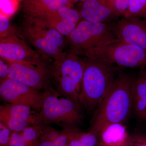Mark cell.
I'll return each instance as SVG.
<instances>
[{
  "label": "cell",
  "mask_w": 146,
  "mask_h": 146,
  "mask_svg": "<svg viewBox=\"0 0 146 146\" xmlns=\"http://www.w3.org/2000/svg\"><path fill=\"white\" fill-rule=\"evenodd\" d=\"M134 78L127 74L117 76L96 108L89 131L99 136L106 126L123 124L132 110Z\"/></svg>",
  "instance_id": "1"
},
{
  "label": "cell",
  "mask_w": 146,
  "mask_h": 146,
  "mask_svg": "<svg viewBox=\"0 0 146 146\" xmlns=\"http://www.w3.org/2000/svg\"><path fill=\"white\" fill-rule=\"evenodd\" d=\"M80 102L88 111L96 109L117 77L115 65L98 58H87Z\"/></svg>",
  "instance_id": "2"
},
{
  "label": "cell",
  "mask_w": 146,
  "mask_h": 146,
  "mask_svg": "<svg viewBox=\"0 0 146 146\" xmlns=\"http://www.w3.org/2000/svg\"><path fill=\"white\" fill-rule=\"evenodd\" d=\"M79 56L71 50L63 52L53 60L51 72L53 84L58 93L81 105L80 95L85 61Z\"/></svg>",
  "instance_id": "3"
},
{
  "label": "cell",
  "mask_w": 146,
  "mask_h": 146,
  "mask_svg": "<svg viewBox=\"0 0 146 146\" xmlns=\"http://www.w3.org/2000/svg\"><path fill=\"white\" fill-rule=\"evenodd\" d=\"M53 88L45 91L44 98L38 112L40 123L56 124L63 129L78 128L83 119L82 106L68 98H59Z\"/></svg>",
  "instance_id": "4"
},
{
  "label": "cell",
  "mask_w": 146,
  "mask_h": 146,
  "mask_svg": "<svg viewBox=\"0 0 146 146\" xmlns=\"http://www.w3.org/2000/svg\"><path fill=\"white\" fill-rule=\"evenodd\" d=\"M112 23H94L82 20L67 39L71 51L85 56L92 50L119 40Z\"/></svg>",
  "instance_id": "5"
},
{
  "label": "cell",
  "mask_w": 146,
  "mask_h": 146,
  "mask_svg": "<svg viewBox=\"0 0 146 146\" xmlns=\"http://www.w3.org/2000/svg\"><path fill=\"white\" fill-rule=\"evenodd\" d=\"M23 26L24 36L46 60L58 58L63 52L64 36L44 21L25 17Z\"/></svg>",
  "instance_id": "6"
},
{
  "label": "cell",
  "mask_w": 146,
  "mask_h": 146,
  "mask_svg": "<svg viewBox=\"0 0 146 146\" xmlns=\"http://www.w3.org/2000/svg\"><path fill=\"white\" fill-rule=\"evenodd\" d=\"M85 56L101 58L123 67L146 70V50L119 40L92 50Z\"/></svg>",
  "instance_id": "7"
},
{
  "label": "cell",
  "mask_w": 146,
  "mask_h": 146,
  "mask_svg": "<svg viewBox=\"0 0 146 146\" xmlns=\"http://www.w3.org/2000/svg\"><path fill=\"white\" fill-rule=\"evenodd\" d=\"M46 61L45 60L36 62L7 61L9 68L8 78L39 91L49 90L52 88L51 65H48Z\"/></svg>",
  "instance_id": "8"
},
{
  "label": "cell",
  "mask_w": 146,
  "mask_h": 146,
  "mask_svg": "<svg viewBox=\"0 0 146 146\" xmlns=\"http://www.w3.org/2000/svg\"><path fill=\"white\" fill-rule=\"evenodd\" d=\"M0 94L3 99L9 103L27 106L39 112L43 105L45 91L42 92L8 78L1 81Z\"/></svg>",
  "instance_id": "9"
},
{
  "label": "cell",
  "mask_w": 146,
  "mask_h": 146,
  "mask_svg": "<svg viewBox=\"0 0 146 146\" xmlns=\"http://www.w3.org/2000/svg\"><path fill=\"white\" fill-rule=\"evenodd\" d=\"M0 56L11 62H36L46 59L16 34L0 39Z\"/></svg>",
  "instance_id": "10"
},
{
  "label": "cell",
  "mask_w": 146,
  "mask_h": 146,
  "mask_svg": "<svg viewBox=\"0 0 146 146\" xmlns=\"http://www.w3.org/2000/svg\"><path fill=\"white\" fill-rule=\"evenodd\" d=\"M117 39L146 50V19L122 18L112 23Z\"/></svg>",
  "instance_id": "11"
},
{
  "label": "cell",
  "mask_w": 146,
  "mask_h": 146,
  "mask_svg": "<svg viewBox=\"0 0 146 146\" xmlns=\"http://www.w3.org/2000/svg\"><path fill=\"white\" fill-rule=\"evenodd\" d=\"M82 19L94 23H113L119 15L114 1L87 0L82 2L78 11Z\"/></svg>",
  "instance_id": "12"
},
{
  "label": "cell",
  "mask_w": 146,
  "mask_h": 146,
  "mask_svg": "<svg viewBox=\"0 0 146 146\" xmlns=\"http://www.w3.org/2000/svg\"><path fill=\"white\" fill-rule=\"evenodd\" d=\"M39 19L44 21L66 37L71 34L82 20L78 11L72 7L60 9Z\"/></svg>",
  "instance_id": "13"
},
{
  "label": "cell",
  "mask_w": 146,
  "mask_h": 146,
  "mask_svg": "<svg viewBox=\"0 0 146 146\" xmlns=\"http://www.w3.org/2000/svg\"><path fill=\"white\" fill-rule=\"evenodd\" d=\"M71 0H26L24 1L25 17L42 18L60 9L72 7Z\"/></svg>",
  "instance_id": "14"
},
{
  "label": "cell",
  "mask_w": 146,
  "mask_h": 146,
  "mask_svg": "<svg viewBox=\"0 0 146 146\" xmlns=\"http://www.w3.org/2000/svg\"><path fill=\"white\" fill-rule=\"evenodd\" d=\"M129 136L126 127L123 124L109 125L104 128L100 132L97 145L123 146Z\"/></svg>",
  "instance_id": "15"
},
{
  "label": "cell",
  "mask_w": 146,
  "mask_h": 146,
  "mask_svg": "<svg viewBox=\"0 0 146 146\" xmlns=\"http://www.w3.org/2000/svg\"><path fill=\"white\" fill-rule=\"evenodd\" d=\"M32 109L27 106L9 103L1 105L0 115L15 121L27 123L31 126L40 124L38 112L32 110Z\"/></svg>",
  "instance_id": "16"
},
{
  "label": "cell",
  "mask_w": 146,
  "mask_h": 146,
  "mask_svg": "<svg viewBox=\"0 0 146 146\" xmlns=\"http://www.w3.org/2000/svg\"><path fill=\"white\" fill-rule=\"evenodd\" d=\"M132 110L140 119L146 121V70L143 69L133 82Z\"/></svg>",
  "instance_id": "17"
},
{
  "label": "cell",
  "mask_w": 146,
  "mask_h": 146,
  "mask_svg": "<svg viewBox=\"0 0 146 146\" xmlns=\"http://www.w3.org/2000/svg\"><path fill=\"white\" fill-rule=\"evenodd\" d=\"M98 136L91 131H76L71 138L68 146H96L98 145Z\"/></svg>",
  "instance_id": "18"
},
{
  "label": "cell",
  "mask_w": 146,
  "mask_h": 146,
  "mask_svg": "<svg viewBox=\"0 0 146 146\" xmlns=\"http://www.w3.org/2000/svg\"><path fill=\"white\" fill-rule=\"evenodd\" d=\"M44 125L40 124L30 126L21 132L24 140L28 146H38L40 143Z\"/></svg>",
  "instance_id": "19"
},
{
  "label": "cell",
  "mask_w": 146,
  "mask_h": 146,
  "mask_svg": "<svg viewBox=\"0 0 146 146\" xmlns=\"http://www.w3.org/2000/svg\"><path fill=\"white\" fill-rule=\"evenodd\" d=\"M78 128L63 129L59 136L53 141H41L38 146H68Z\"/></svg>",
  "instance_id": "20"
},
{
  "label": "cell",
  "mask_w": 146,
  "mask_h": 146,
  "mask_svg": "<svg viewBox=\"0 0 146 146\" xmlns=\"http://www.w3.org/2000/svg\"><path fill=\"white\" fill-rule=\"evenodd\" d=\"M124 18L146 19V0H130Z\"/></svg>",
  "instance_id": "21"
},
{
  "label": "cell",
  "mask_w": 146,
  "mask_h": 146,
  "mask_svg": "<svg viewBox=\"0 0 146 146\" xmlns=\"http://www.w3.org/2000/svg\"><path fill=\"white\" fill-rule=\"evenodd\" d=\"M18 0H1V13L10 17L16 12Z\"/></svg>",
  "instance_id": "22"
},
{
  "label": "cell",
  "mask_w": 146,
  "mask_h": 146,
  "mask_svg": "<svg viewBox=\"0 0 146 146\" xmlns=\"http://www.w3.org/2000/svg\"><path fill=\"white\" fill-rule=\"evenodd\" d=\"M10 25L9 17L0 13V38L14 35Z\"/></svg>",
  "instance_id": "23"
},
{
  "label": "cell",
  "mask_w": 146,
  "mask_h": 146,
  "mask_svg": "<svg viewBox=\"0 0 146 146\" xmlns=\"http://www.w3.org/2000/svg\"><path fill=\"white\" fill-rule=\"evenodd\" d=\"M123 146H146V134L138 133L129 136Z\"/></svg>",
  "instance_id": "24"
},
{
  "label": "cell",
  "mask_w": 146,
  "mask_h": 146,
  "mask_svg": "<svg viewBox=\"0 0 146 146\" xmlns=\"http://www.w3.org/2000/svg\"><path fill=\"white\" fill-rule=\"evenodd\" d=\"M61 131H58L48 125H45L43 133L40 138V141H53L56 140L59 136Z\"/></svg>",
  "instance_id": "25"
},
{
  "label": "cell",
  "mask_w": 146,
  "mask_h": 146,
  "mask_svg": "<svg viewBox=\"0 0 146 146\" xmlns=\"http://www.w3.org/2000/svg\"><path fill=\"white\" fill-rule=\"evenodd\" d=\"M11 133L8 127L0 122V146H9Z\"/></svg>",
  "instance_id": "26"
},
{
  "label": "cell",
  "mask_w": 146,
  "mask_h": 146,
  "mask_svg": "<svg viewBox=\"0 0 146 146\" xmlns=\"http://www.w3.org/2000/svg\"><path fill=\"white\" fill-rule=\"evenodd\" d=\"M9 146H28L21 135V132H12Z\"/></svg>",
  "instance_id": "27"
},
{
  "label": "cell",
  "mask_w": 146,
  "mask_h": 146,
  "mask_svg": "<svg viewBox=\"0 0 146 146\" xmlns=\"http://www.w3.org/2000/svg\"><path fill=\"white\" fill-rule=\"evenodd\" d=\"M130 0H114V4L116 10L119 14L125 15L128 9Z\"/></svg>",
  "instance_id": "28"
},
{
  "label": "cell",
  "mask_w": 146,
  "mask_h": 146,
  "mask_svg": "<svg viewBox=\"0 0 146 146\" xmlns=\"http://www.w3.org/2000/svg\"><path fill=\"white\" fill-rule=\"evenodd\" d=\"M4 59L1 58L0 60V80L8 78L9 74V65L5 62Z\"/></svg>",
  "instance_id": "29"
},
{
  "label": "cell",
  "mask_w": 146,
  "mask_h": 146,
  "mask_svg": "<svg viewBox=\"0 0 146 146\" xmlns=\"http://www.w3.org/2000/svg\"><path fill=\"white\" fill-rule=\"evenodd\" d=\"M72 2V1H80L82 2L85 1H87V0H71Z\"/></svg>",
  "instance_id": "30"
},
{
  "label": "cell",
  "mask_w": 146,
  "mask_h": 146,
  "mask_svg": "<svg viewBox=\"0 0 146 146\" xmlns=\"http://www.w3.org/2000/svg\"><path fill=\"white\" fill-rule=\"evenodd\" d=\"M18 1H19V0H18ZM22 1H26V0H22Z\"/></svg>",
  "instance_id": "31"
},
{
  "label": "cell",
  "mask_w": 146,
  "mask_h": 146,
  "mask_svg": "<svg viewBox=\"0 0 146 146\" xmlns=\"http://www.w3.org/2000/svg\"><path fill=\"white\" fill-rule=\"evenodd\" d=\"M97 146H99V145H97Z\"/></svg>",
  "instance_id": "32"
}]
</instances>
